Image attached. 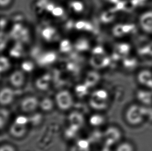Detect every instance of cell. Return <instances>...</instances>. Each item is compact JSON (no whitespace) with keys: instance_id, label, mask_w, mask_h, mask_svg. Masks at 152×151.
Wrapping results in <instances>:
<instances>
[{"instance_id":"1","label":"cell","mask_w":152,"mask_h":151,"mask_svg":"<svg viewBox=\"0 0 152 151\" xmlns=\"http://www.w3.org/2000/svg\"><path fill=\"white\" fill-rule=\"evenodd\" d=\"M145 113L146 106L142 105H132L126 111V121L129 125L137 126L145 119Z\"/></svg>"},{"instance_id":"2","label":"cell","mask_w":152,"mask_h":151,"mask_svg":"<svg viewBox=\"0 0 152 151\" xmlns=\"http://www.w3.org/2000/svg\"><path fill=\"white\" fill-rule=\"evenodd\" d=\"M108 93L104 90H98L93 93L89 99V104L92 108L102 110L108 106Z\"/></svg>"},{"instance_id":"3","label":"cell","mask_w":152,"mask_h":151,"mask_svg":"<svg viewBox=\"0 0 152 151\" xmlns=\"http://www.w3.org/2000/svg\"><path fill=\"white\" fill-rule=\"evenodd\" d=\"M103 138L104 141V146L112 147L119 143L122 138V133L120 129L115 126L107 127L103 132Z\"/></svg>"},{"instance_id":"4","label":"cell","mask_w":152,"mask_h":151,"mask_svg":"<svg viewBox=\"0 0 152 151\" xmlns=\"http://www.w3.org/2000/svg\"><path fill=\"white\" fill-rule=\"evenodd\" d=\"M55 102L58 108L61 110H68L73 104L72 95L66 90H62L56 95Z\"/></svg>"},{"instance_id":"5","label":"cell","mask_w":152,"mask_h":151,"mask_svg":"<svg viewBox=\"0 0 152 151\" xmlns=\"http://www.w3.org/2000/svg\"><path fill=\"white\" fill-rule=\"evenodd\" d=\"M39 102L34 96H28L23 98L20 103V108L23 112H34L39 107Z\"/></svg>"},{"instance_id":"6","label":"cell","mask_w":152,"mask_h":151,"mask_svg":"<svg viewBox=\"0 0 152 151\" xmlns=\"http://www.w3.org/2000/svg\"><path fill=\"white\" fill-rule=\"evenodd\" d=\"M139 23L143 31L145 33H152V11L143 13L140 16Z\"/></svg>"},{"instance_id":"7","label":"cell","mask_w":152,"mask_h":151,"mask_svg":"<svg viewBox=\"0 0 152 151\" xmlns=\"http://www.w3.org/2000/svg\"><path fill=\"white\" fill-rule=\"evenodd\" d=\"M9 131L10 135L12 137L16 138H20L23 137L27 133V125L14 121L10 125Z\"/></svg>"},{"instance_id":"8","label":"cell","mask_w":152,"mask_h":151,"mask_svg":"<svg viewBox=\"0 0 152 151\" xmlns=\"http://www.w3.org/2000/svg\"><path fill=\"white\" fill-rule=\"evenodd\" d=\"M14 92L11 89L4 88L1 90L0 93V103L3 106L10 104L14 98Z\"/></svg>"},{"instance_id":"9","label":"cell","mask_w":152,"mask_h":151,"mask_svg":"<svg viewBox=\"0 0 152 151\" xmlns=\"http://www.w3.org/2000/svg\"><path fill=\"white\" fill-rule=\"evenodd\" d=\"M25 76L23 73L17 70L12 73L10 77V82L12 86L15 88H20L25 83Z\"/></svg>"},{"instance_id":"10","label":"cell","mask_w":152,"mask_h":151,"mask_svg":"<svg viewBox=\"0 0 152 151\" xmlns=\"http://www.w3.org/2000/svg\"><path fill=\"white\" fill-rule=\"evenodd\" d=\"M68 120L70 125L77 127L79 128H80L84 124V117L78 111H73L69 115Z\"/></svg>"},{"instance_id":"11","label":"cell","mask_w":152,"mask_h":151,"mask_svg":"<svg viewBox=\"0 0 152 151\" xmlns=\"http://www.w3.org/2000/svg\"><path fill=\"white\" fill-rule=\"evenodd\" d=\"M137 97L141 105L149 106L152 103V93L149 91L140 90L137 92Z\"/></svg>"},{"instance_id":"12","label":"cell","mask_w":152,"mask_h":151,"mask_svg":"<svg viewBox=\"0 0 152 151\" xmlns=\"http://www.w3.org/2000/svg\"><path fill=\"white\" fill-rule=\"evenodd\" d=\"M138 80L139 83L145 86H152V73L148 70H143L138 74Z\"/></svg>"},{"instance_id":"13","label":"cell","mask_w":152,"mask_h":151,"mask_svg":"<svg viewBox=\"0 0 152 151\" xmlns=\"http://www.w3.org/2000/svg\"><path fill=\"white\" fill-rule=\"evenodd\" d=\"M53 102L50 98L46 97L39 102V107L42 110L45 112H49L53 109Z\"/></svg>"},{"instance_id":"14","label":"cell","mask_w":152,"mask_h":151,"mask_svg":"<svg viewBox=\"0 0 152 151\" xmlns=\"http://www.w3.org/2000/svg\"><path fill=\"white\" fill-rule=\"evenodd\" d=\"M104 116L99 114H93L91 115L89 122L91 125L94 127L100 126L104 122Z\"/></svg>"},{"instance_id":"15","label":"cell","mask_w":152,"mask_h":151,"mask_svg":"<svg viewBox=\"0 0 152 151\" xmlns=\"http://www.w3.org/2000/svg\"><path fill=\"white\" fill-rule=\"evenodd\" d=\"M115 151H135V148L131 142L124 141L118 144Z\"/></svg>"},{"instance_id":"16","label":"cell","mask_w":152,"mask_h":151,"mask_svg":"<svg viewBox=\"0 0 152 151\" xmlns=\"http://www.w3.org/2000/svg\"><path fill=\"white\" fill-rule=\"evenodd\" d=\"M10 118V113L6 109H1L0 111V125L1 128L3 129Z\"/></svg>"},{"instance_id":"17","label":"cell","mask_w":152,"mask_h":151,"mask_svg":"<svg viewBox=\"0 0 152 151\" xmlns=\"http://www.w3.org/2000/svg\"><path fill=\"white\" fill-rule=\"evenodd\" d=\"M80 129V128H79L77 127L70 125V126L66 128V131H65V135H66V137H67L68 138H70V139L73 138L74 137L76 136Z\"/></svg>"},{"instance_id":"18","label":"cell","mask_w":152,"mask_h":151,"mask_svg":"<svg viewBox=\"0 0 152 151\" xmlns=\"http://www.w3.org/2000/svg\"><path fill=\"white\" fill-rule=\"evenodd\" d=\"M87 86H80L76 89V93L78 96H84L87 94Z\"/></svg>"},{"instance_id":"19","label":"cell","mask_w":152,"mask_h":151,"mask_svg":"<svg viewBox=\"0 0 152 151\" xmlns=\"http://www.w3.org/2000/svg\"><path fill=\"white\" fill-rule=\"evenodd\" d=\"M70 151H90V148L83 147L76 143L72 145L70 148Z\"/></svg>"},{"instance_id":"20","label":"cell","mask_w":152,"mask_h":151,"mask_svg":"<svg viewBox=\"0 0 152 151\" xmlns=\"http://www.w3.org/2000/svg\"><path fill=\"white\" fill-rule=\"evenodd\" d=\"M145 118L150 121H152V106H146Z\"/></svg>"},{"instance_id":"21","label":"cell","mask_w":152,"mask_h":151,"mask_svg":"<svg viewBox=\"0 0 152 151\" xmlns=\"http://www.w3.org/2000/svg\"><path fill=\"white\" fill-rule=\"evenodd\" d=\"M0 151H16L15 147L10 144H3L0 147Z\"/></svg>"},{"instance_id":"22","label":"cell","mask_w":152,"mask_h":151,"mask_svg":"<svg viewBox=\"0 0 152 151\" xmlns=\"http://www.w3.org/2000/svg\"><path fill=\"white\" fill-rule=\"evenodd\" d=\"M41 116L39 114H35L34 115V116H31L30 118H29V122H31L32 124L37 123L38 124L41 121Z\"/></svg>"},{"instance_id":"23","label":"cell","mask_w":152,"mask_h":151,"mask_svg":"<svg viewBox=\"0 0 152 151\" xmlns=\"http://www.w3.org/2000/svg\"><path fill=\"white\" fill-rule=\"evenodd\" d=\"M12 0H1V6L3 8H5L10 4Z\"/></svg>"},{"instance_id":"24","label":"cell","mask_w":152,"mask_h":151,"mask_svg":"<svg viewBox=\"0 0 152 151\" xmlns=\"http://www.w3.org/2000/svg\"><path fill=\"white\" fill-rule=\"evenodd\" d=\"M100 151H113L111 149L110 147H108L107 146H104V147L102 148Z\"/></svg>"}]
</instances>
